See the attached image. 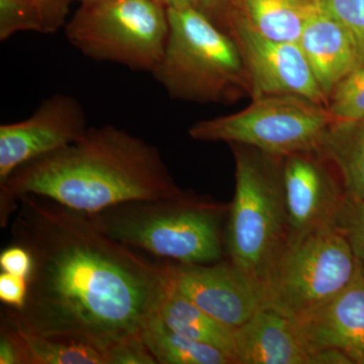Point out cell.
Here are the masks:
<instances>
[{
  "mask_svg": "<svg viewBox=\"0 0 364 364\" xmlns=\"http://www.w3.org/2000/svg\"><path fill=\"white\" fill-rule=\"evenodd\" d=\"M11 232L33 263L25 304L2 310L11 325L109 354L157 313L166 291L162 264L107 236L86 213L23 196Z\"/></svg>",
  "mask_w": 364,
  "mask_h": 364,
  "instance_id": "obj_1",
  "label": "cell"
},
{
  "mask_svg": "<svg viewBox=\"0 0 364 364\" xmlns=\"http://www.w3.org/2000/svg\"><path fill=\"white\" fill-rule=\"evenodd\" d=\"M181 191L157 147L112 124L90 127L75 142L11 174L0 188V226H9L23 196H44L90 215Z\"/></svg>",
  "mask_w": 364,
  "mask_h": 364,
  "instance_id": "obj_2",
  "label": "cell"
},
{
  "mask_svg": "<svg viewBox=\"0 0 364 364\" xmlns=\"http://www.w3.org/2000/svg\"><path fill=\"white\" fill-rule=\"evenodd\" d=\"M229 205L193 191L132 200L88 214L117 242L174 262L210 264L226 258Z\"/></svg>",
  "mask_w": 364,
  "mask_h": 364,
  "instance_id": "obj_3",
  "label": "cell"
},
{
  "mask_svg": "<svg viewBox=\"0 0 364 364\" xmlns=\"http://www.w3.org/2000/svg\"><path fill=\"white\" fill-rule=\"evenodd\" d=\"M236 188L225 227L226 258L262 298V291L289 238L282 179L284 157L231 144Z\"/></svg>",
  "mask_w": 364,
  "mask_h": 364,
  "instance_id": "obj_4",
  "label": "cell"
},
{
  "mask_svg": "<svg viewBox=\"0 0 364 364\" xmlns=\"http://www.w3.org/2000/svg\"><path fill=\"white\" fill-rule=\"evenodd\" d=\"M169 32L153 77L172 100L230 105L249 97L234 40L200 7L167 9Z\"/></svg>",
  "mask_w": 364,
  "mask_h": 364,
  "instance_id": "obj_5",
  "label": "cell"
},
{
  "mask_svg": "<svg viewBox=\"0 0 364 364\" xmlns=\"http://www.w3.org/2000/svg\"><path fill=\"white\" fill-rule=\"evenodd\" d=\"M168 32L167 7L158 0L81 4L65 26L68 42L87 58L150 73L161 60Z\"/></svg>",
  "mask_w": 364,
  "mask_h": 364,
  "instance_id": "obj_6",
  "label": "cell"
},
{
  "mask_svg": "<svg viewBox=\"0 0 364 364\" xmlns=\"http://www.w3.org/2000/svg\"><path fill=\"white\" fill-rule=\"evenodd\" d=\"M331 124L325 105L310 98L267 95L254 98L240 112L196 122L188 135L200 142L238 144L286 157L320 150Z\"/></svg>",
  "mask_w": 364,
  "mask_h": 364,
  "instance_id": "obj_7",
  "label": "cell"
},
{
  "mask_svg": "<svg viewBox=\"0 0 364 364\" xmlns=\"http://www.w3.org/2000/svg\"><path fill=\"white\" fill-rule=\"evenodd\" d=\"M358 267L335 225L291 239L263 289L262 308L296 320L348 286Z\"/></svg>",
  "mask_w": 364,
  "mask_h": 364,
  "instance_id": "obj_8",
  "label": "cell"
},
{
  "mask_svg": "<svg viewBox=\"0 0 364 364\" xmlns=\"http://www.w3.org/2000/svg\"><path fill=\"white\" fill-rule=\"evenodd\" d=\"M222 28L231 36L240 53L251 100L293 95L326 107L327 97L299 43L265 37L231 13L225 14Z\"/></svg>",
  "mask_w": 364,
  "mask_h": 364,
  "instance_id": "obj_9",
  "label": "cell"
},
{
  "mask_svg": "<svg viewBox=\"0 0 364 364\" xmlns=\"http://www.w3.org/2000/svg\"><path fill=\"white\" fill-rule=\"evenodd\" d=\"M87 116L77 98L55 93L32 116L0 126V188L26 163L77 141L87 131Z\"/></svg>",
  "mask_w": 364,
  "mask_h": 364,
  "instance_id": "obj_10",
  "label": "cell"
},
{
  "mask_svg": "<svg viewBox=\"0 0 364 364\" xmlns=\"http://www.w3.org/2000/svg\"><path fill=\"white\" fill-rule=\"evenodd\" d=\"M166 289L230 327L262 308L259 291L227 258L210 264L162 263Z\"/></svg>",
  "mask_w": 364,
  "mask_h": 364,
  "instance_id": "obj_11",
  "label": "cell"
},
{
  "mask_svg": "<svg viewBox=\"0 0 364 364\" xmlns=\"http://www.w3.org/2000/svg\"><path fill=\"white\" fill-rule=\"evenodd\" d=\"M282 179L289 240L334 226L347 193L338 170L322 151L284 157Z\"/></svg>",
  "mask_w": 364,
  "mask_h": 364,
  "instance_id": "obj_12",
  "label": "cell"
},
{
  "mask_svg": "<svg viewBox=\"0 0 364 364\" xmlns=\"http://www.w3.org/2000/svg\"><path fill=\"white\" fill-rule=\"evenodd\" d=\"M291 321L309 353L339 349L354 364H364V268L360 263L354 279L340 293Z\"/></svg>",
  "mask_w": 364,
  "mask_h": 364,
  "instance_id": "obj_13",
  "label": "cell"
},
{
  "mask_svg": "<svg viewBox=\"0 0 364 364\" xmlns=\"http://www.w3.org/2000/svg\"><path fill=\"white\" fill-rule=\"evenodd\" d=\"M298 43L327 98L339 81L364 64L358 43L318 1Z\"/></svg>",
  "mask_w": 364,
  "mask_h": 364,
  "instance_id": "obj_14",
  "label": "cell"
},
{
  "mask_svg": "<svg viewBox=\"0 0 364 364\" xmlns=\"http://www.w3.org/2000/svg\"><path fill=\"white\" fill-rule=\"evenodd\" d=\"M310 356L293 322L272 309L260 308L235 328V364H310Z\"/></svg>",
  "mask_w": 364,
  "mask_h": 364,
  "instance_id": "obj_15",
  "label": "cell"
},
{
  "mask_svg": "<svg viewBox=\"0 0 364 364\" xmlns=\"http://www.w3.org/2000/svg\"><path fill=\"white\" fill-rule=\"evenodd\" d=\"M316 6L317 0H230L226 14L270 39L298 43Z\"/></svg>",
  "mask_w": 364,
  "mask_h": 364,
  "instance_id": "obj_16",
  "label": "cell"
},
{
  "mask_svg": "<svg viewBox=\"0 0 364 364\" xmlns=\"http://www.w3.org/2000/svg\"><path fill=\"white\" fill-rule=\"evenodd\" d=\"M157 315L178 334L226 352L235 364V328L210 317L191 301L167 289Z\"/></svg>",
  "mask_w": 364,
  "mask_h": 364,
  "instance_id": "obj_17",
  "label": "cell"
},
{
  "mask_svg": "<svg viewBox=\"0 0 364 364\" xmlns=\"http://www.w3.org/2000/svg\"><path fill=\"white\" fill-rule=\"evenodd\" d=\"M0 325L14 337L21 364H109V354L74 340L42 336L23 331L4 318Z\"/></svg>",
  "mask_w": 364,
  "mask_h": 364,
  "instance_id": "obj_18",
  "label": "cell"
},
{
  "mask_svg": "<svg viewBox=\"0 0 364 364\" xmlns=\"http://www.w3.org/2000/svg\"><path fill=\"white\" fill-rule=\"evenodd\" d=\"M142 337L157 364H234L221 349L178 334L157 313L144 327Z\"/></svg>",
  "mask_w": 364,
  "mask_h": 364,
  "instance_id": "obj_19",
  "label": "cell"
},
{
  "mask_svg": "<svg viewBox=\"0 0 364 364\" xmlns=\"http://www.w3.org/2000/svg\"><path fill=\"white\" fill-rule=\"evenodd\" d=\"M320 150L338 170L346 193L364 200V121L331 124Z\"/></svg>",
  "mask_w": 364,
  "mask_h": 364,
  "instance_id": "obj_20",
  "label": "cell"
},
{
  "mask_svg": "<svg viewBox=\"0 0 364 364\" xmlns=\"http://www.w3.org/2000/svg\"><path fill=\"white\" fill-rule=\"evenodd\" d=\"M332 124L364 121V64L333 88L326 105Z\"/></svg>",
  "mask_w": 364,
  "mask_h": 364,
  "instance_id": "obj_21",
  "label": "cell"
},
{
  "mask_svg": "<svg viewBox=\"0 0 364 364\" xmlns=\"http://www.w3.org/2000/svg\"><path fill=\"white\" fill-rule=\"evenodd\" d=\"M44 33L42 16L33 0H0V41L16 33Z\"/></svg>",
  "mask_w": 364,
  "mask_h": 364,
  "instance_id": "obj_22",
  "label": "cell"
},
{
  "mask_svg": "<svg viewBox=\"0 0 364 364\" xmlns=\"http://www.w3.org/2000/svg\"><path fill=\"white\" fill-rule=\"evenodd\" d=\"M356 260L364 268V200L346 193L335 220Z\"/></svg>",
  "mask_w": 364,
  "mask_h": 364,
  "instance_id": "obj_23",
  "label": "cell"
},
{
  "mask_svg": "<svg viewBox=\"0 0 364 364\" xmlns=\"http://www.w3.org/2000/svg\"><path fill=\"white\" fill-rule=\"evenodd\" d=\"M318 6L339 21L358 43L364 58V0H317Z\"/></svg>",
  "mask_w": 364,
  "mask_h": 364,
  "instance_id": "obj_24",
  "label": "cell"
},
{
  "mask_svg": "<svg viewBox=\"0 0 364 364\" xmlns=\"http://www.w3.org/2000/svg\"><path fill=\"white\" fill-rule=\"evenodd\" d=\"M109 364H157L142 333L133 335L114 345L109 350Z\"/></svg>",
  "mask_w": 364,
  "mask_h": 364,
  "instance_id": "obj_25",
  "label": "cell"
},
{
  "mask_svg": "<svg viewBox=\"0 0 364 364\" xmlns=\"http://www.w3.org/2000/svg\"><path fill=\"white\" fill-rule=\"evenodd\" d=\"M74 0H33L39 9L45 35H53L66 26Z\"/></svg>",
  "mask_w": 364,
  "mask_h": 364,
  "instance_id": "obj_26",
  "label": "cell"
},
{
  "mask_svg": "<svg viewBox=\"0 0 364 364\" xmlns=\"http://www.w3.org/2000/svg\"><path fill=\"white\" fill-rule=\"evenodd\" d=\"M28 277L13 273H0V301L11 309H20L25 304L28 294Z\"/></svg>",
  "mask_w": 364,
  "mask_h": 364,
  "instance_id": "obj_27",
  "label": "cell"
},
{
  "mask_svg": "<svg viewBox=\"0 0 364 364\" xmlns=\"http://www.w3.org/2000/svg\"><path fill=\"white\" fill-rule=\"evenodd\" d=\"M32 256L23 246L14 243L0 254L1 272L28 277L32 270Z\"/></svg>",
  "mask_w": 364,
  "mask_h": 364,
  "instance_id": "obj_28",
  "label": "cell"
},
{
  "mask_svg": "<svg viewBox=\"0 0 364 364\" xmlns=\"http://www.w3.org/2000/svg\"><path fill=\"white\" fill-rule=\"evenodd\" d=\"M0 364H21L20 350L11 333L0 325Z\"/></svg>",
  "mask_w": 364,
  "mask_h": 364,
  "instance_id": "obj_29",
  "label": "cell"
},
{
  "mask_svg": "<svg viewBox=\"0 0 364 364\" xmlns=\"http://www.w3.org/2000/svg\"><path fill=\"white\" fill-rule=\"evenodd\" d=\"M310 364H354L351 358L339 349L329 348L311 354Z\"/></svg>",
  "mask_w": 364,
  "mask_h": 364,
  "instance_id": "obj_30",
  "label": "cell"
},
{
  "mask_svg": "<svg viewBox=\"0 0 364 364\" xmlns=\"http://www.w3.org/2000/svg\"><path fill=\"white\" fill-rule=\"evenodd\" d=\"M229 4L230 0H200V9L210 16L215 23L222 26L223 18Z\"/></svg>",
  "mask_w": 364,
  "mask_h": 364,
  "instance_id": "obj_31",
  "label": "cell"
},
{
  "mask_svg": "<svg viewBox=\"0 0 364 364\" xmlns=\"http://www.w3.org/2000/svg\"><path fill=\"white\" fill-rule=\"evenodd\" d=\"M167 9H184V7H200V0H158Z\"/></svg>",
  "mask_w": 364,
  "mask_h": 364,
  "instance_id": "obj_32",
  "label": "cell"
},
{
  "mask_svg": "<svg viewBox=\"0 0 364 364\" xmlns=\"http://www.w3.org/2000/svg\"><path fill=\"white\" fill-rule=\"evenodd\" d=\"M81 4H97V2L104 1V0H79Z\"/></svg>",
  "mask_w": 364,
  "mask_h": 364,
  "instance_id": "obj_33",
  "label": "cell"
}]
</instances>
